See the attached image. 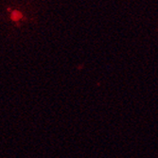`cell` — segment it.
Returning <instances> with one entry per match:
<instances>
[{"mask_svg":"<svg viewBox=\"0 0 158 158\" xmlns=\"http://www.w3.org/2000/svg\"><path fill=\"white\" fill-rule=\"evenodd\" d=\"M11 18H12L13 21H18L20 18H22V14L20 12H18V11H14L11 14Z\"/></svg>","mask_w":158,"mask_h":158,"instance_id":"1","label":"cell"}]
</instances>
